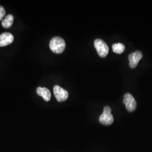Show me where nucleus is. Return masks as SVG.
<instances>
[{"mask_svg": "<svg viewBox=\"0 0 152 152\" xmlns=\"http://www.w3.org/2000/svg\"><path fill=\"white\" fill-rule=\"evenodd\" d=\"M94 46L95 49H96L98 55L102 57L105 58L108 54V46L104 41L101 39H96L94 41Z\"/></svg>", "mask_w": 152, "mask_h": 152, "instance_id": "7ed1b4c3", "label": "nucleus"}, {"mask_svg": "<svg viewBox=\"0 0 152 152\" xmlns=\"http://www.w3.org/2000/svg\"><path fill=\"white\" fill-rule=\"evenodd\" d=\"M112 50L115 53L122 54L125 50V46L124 44L121 43L113 44L112 46Z\"/></svg>", "mask_w": 152, "mask_h": 152, "instance_id": "9d476101", "label": "nucleus"}, {"mask_svg": "<svg viewBox=\"0 0 152 152\" xmlns=\"http://www.w3.org/2000/svg\"><path fill=\"white\" fill-rule=\"evenodd\" d=\"M114 121V118L111 113V108L106 106L104 108L103 112L99 117V122L104 125H110Z\"/></svg>", "mask_w": 152, "mask_h": 152, "instance_id": "f03ea898", "label": "nucleus"}, {"mask_svg": "<svg viewBox=\"0 0 152 152\" xmlns=\"http://www.w3.org/2000/svg\"><path fill=\"white\" fill-rule=\"evenodd\" d=\"M123 103L125 104L126 108L129 112H131L136 109L137 107L136 100L130 93L125 94Z\"/></svg>", "mask_w": 152, "mask_h": 152, "instance_id": "20e7f679", "label": "nucleus"}, {"mask_svg": "<svg viewBox=\"0 0 152 152\" xmlns=\"http://www.w3.org/2000/svg\"><path fill=\"white\" fill-rule=\"evenodd\" d=\"M14 36L10 33H3L0 35V47L6 46L14 41Z\"/></svg>", "mask_w": 152, "mask_h": 152, "instance_id": "0eeeda50", "label": "nucleus"}, {"mask_svg": "<svg viewBox=\"0 0 152 152\" xmlns=\"http://www.w3.org/2000/svg\"><path fill=\"white\" fill-rule=\"evenodd\" d=\"M14 22V16L9 14L6 16L5 18L2 21V26L5 28H9L11 27Z\"/></svg>", "mask_w": 152, "mask_h": 152, "instance_id": "1a4fd4ad", "label": "nucleus"}, {"mask_svg": "<svg viewBox=\"0 0 152 152\" xmlns=\"http://www.w3.org/2000/svg\"><path fill=\"white\" fill-rule=\"evenodd\" d=\"M36 92L39 96H42L46 102H49L51 99V94L48 88L46 87H38Z\"/></svg>", "mask_w": 152, "mask_h": 152, "instance_id": "6e6552de", "label": "nucleus"}, {"mask_svg": "<svg viewBox=\"0 0 152 152\" xmlns=\"http://www.w3.org/2000/svg\"><path fill=\"white\" fill-rule=\"evenodd\" d=\"M5 14V10L4 9V8L2 6H0V21L2 20V19L4 18Z\"/></svg>", "mask_w": 152, "mask_h": 152, "instance_id": "9b49d317", "label": "nucleus"}, {"mask_svg": "<svg viewBox=\"0 0 152 152\" xmlns=\"http://www.w3.org/2000/svg\"><path fill=\"white\" fill-rule=\"evenodd\" d=\"M65 41L60 37H55L50 42V48L56 54H61L65 50Z\"/></svg>", "mask_w": 152, "mask_h": 152, "instance_id": "f257e3e1", "label": "nucleus"}, {"mask_svg": "<svg viewBox=\"0 0 152 152\" xmlns=\"http://www.w3.org/2000/svg\"><path fill=\"white\" fill-rule=\"evenodd\" d=\"M142 58V54L140 51H136L132 53L129 56V65L131 68H134L137 66L139 61Z\"/></svg>", "mask_w": 152, "mask_h": 152, "instance_id": "423d86ee", "label": "nucleus"}, {"mask_svg": "<svg viewBox=\"0 0 152 152\" xmlns=\"http://www.w3.org/2000/svg\"><path fill=\"white\" fill-rule=\"evenodd\" d=\"M53 91L55 97L59 102L65 101L69 96L68 91L58 85L55 86Z\"/></svg>", "mask_w": 152, "mask_h": 152, "instance_id": "39448f33", "label": "nucleus"}]
</instances>
